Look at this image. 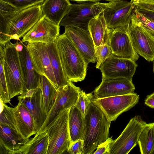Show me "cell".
I'll return each instance as SVG.
<instances>
[{"label":"cell","instance_id":"cell-1","mask_svg":"<svg viewBox=\"0 0 154 154\" xmlns=\"http://www.w3.org/2000/svg\"><path fill=\"white\" fill-rule=\"evenodd\" d=\"M111 122L93 100L84 116L83 154H93L97 146L109 138Z\"/></svg>","mask_w":154,"mask_h":154},{"label":"cell","instance_id":"cell-2","mask_svg":"<svg viewBox=\"0 0 154 154\" xmlns=\"http://www.w3.org/2000/svg\"><path fill=\"white\" fill-rule=\"evenodd\" d=\"M65 75L69 81L77 82L84 80L88 65L78 49L64 32L55 41Z\"/></svg>","mask_w":154,"mask_h":154},{"label":"cell","instance_id":"cell-3","mask_svg":"<svg viewBox=\"0 0 154 154\" xmlns=\"http://www.w3.org/2000/svg\"><path fill=\"white\" fill-rule=\"evenodd\" d=\"M2 46L4 71L11 99L23 92L25 84L19 52L16 49L15 44L10 41Z\"/></svg>","mask_w":154,"mask_h":154},{"label":"cell","instance_id":"cell-4","mask_svg":"<svg viewBox=\"0 0 154 154\" xmlns=\"http://www.w3.org/2000/svg\"><path fill=\"white\" fill-rule=\"evenodd\" d=\"M70 108L61 111L47 125L48 144L46 154H61L67 150L72 141L69 127Z\"/></svg>","mask_w":154,"mask_h":154},{"label":"cell","instance_id":"cell-5","mask_svg":"<svg viewBox=\"0 0 154 154\" xmlns=\"http://www.w3.org/2000/svg\"><path fill=\"white\" fill-rule=\"evenodd\" d=\"M43 16L41 5L39 4L17 10L11 17H3L7 23L9 41L20 40Z\"/></svg>","mask_w":154,"mask_h":154},{"label":"cell","instance_id":"cell-6","mask_svg":"<svg viewBox=\"0 0 154 154\" xmlns=\"http://www.w3.org/2000/svg\"><path fill=\"white\" fill-rule=\"evenodd\" d=\"M110 3L87 2L72 4L69 11L60 22V26H75L88 30L90 20L102 12Z\"/></svg>","mask_w":154,"mask_h":154},{"label":"cell","instance_id":"cell-7","mask_svg":"<svg viewBox=\"0 0 154 154\" xmlns=\"http://www.w3.org/2000/svg\"><path fill=\"white\" fill-rule=\"evenodd\" d=\"M147 123L141 117L132 118L120 136L110 146L109 154H127L138 143L140 133Z\"/></svg>","mask_w":154,"mask_h":154},{"label":"cell","instance_id":"cell-8","mask_svg":"<svg viewBox=\"0 0 154 154\" xmlns=\"http://www.w3.org/2000/svg\"><path fill=\"white\" fill-rule=\"evenodd\" d=\"M134 8L132 0L110 2L103 12L108 27L128 33Z\"/></svg>","mask_w":154,"mask_h":154},{"label":"cell","instance_id":"cell-9","mask_svg":"<svg viewBox=\"0 0 154 154\" xmlns=\"http://www.w3.org/2000/svg\"><path fill=\"white\" fill-rule=\"evenodd\" d=\"M139 99V95L134 92L100 99L94 98V100L112 122L115 120L123 112L134 106Z\"/></svg>","mask_w":154,"mask_h":154},{"label":"cell","instance_id":"cell-10","mask_svg":"<svg viewBox=\"0 0 154 154\" xmlns=\"http://www.w3.org/2000/svg\"><path fill=\"white\" fill-rule=\"evenodd\" d=\"M34 69L46 77L57 91L55 78L51 66L46 43H28L26 46Z\"/></svg>","mask_w":154,"mask_h":154},{"label":"cell","instance_id":"cell-11","mask_svg":"<svg viewBox=\"0 0 154 154\" xmlns=\"http://www.w3.org/2000/svg\"><path fill=\"white\" fill-rule=\"evenodd\" d=\"M137 66L133 60L113 54L101 64L99 69L101 70L103 78H123L132 80Z\"/></svg>","mask_w":154,"mask_h":154},{"label":"cell","instance_id":"cell-12","mask_svg":"<svg viewBox=\"0 0 154 154\" xmlns=\"http://www.w3.org/2000/svg\"><path fill=\"white\" fill-rule=\"evenodd\" d=\"M128 33L135 52L147 61H153L154 38L137 24L133 12Z\"/></svg>","mask_w":154,"mask_h":154},{"label":"cell","instance_id":"cell-13","mask_svg":"<svg viewBox=\"0 0 154 154\" xmlns=\"http://www.w3.org/2000/svg\"><path fill=\"white\" fill-rule=\"evenodd\" d=\"M81 90L71 81H69L65 86L58 89L54 103L48 113L44 123L38 132L44 131L61 111L75 106Z\"/></svg>","mask_w":154,"mask_h":154},{"label":"cell","instance_id":"cell-14","mask_svg":"<svg viewBox=\"0 0 154 154\" xmlns=\"http://www.w3.org/2000/svg\"><path fill=\"white\" fill-rule=\"evenodd\" d=\"M18 100L27 108L32 115L37 133L41 128L47 117L42 90L40 86L23 92Z\"/></svg>","mask_w":154,"mask_h":154},{"label":"cell","instance_id":"cell-15","mask_svg":"<svg viewBox=\"0 0 154 154\" xmlns=\"http://www.w3.org/2000/svg\"><path fill=\"white\" fill-rule=\"evenodd\" d=\"M64 33L75 45L87 65L97 62L95 45L88 30L75 26L65 27Z\"/></svg>","mask_w":154,"mask_h":154},{"label":"cell","instance_id":"cell-16","mask_svg":"<svg viewBox=\"0 0 154 154\" xmlns=\"http://www.w3.org/2000/svg\"><path fill=\"white\" fill-rule=\"evenodd\" d=\"M60 26L43 15L23 36L22 42L46 44L54 42L60 35Z\"/></svg>","mask_w":154,"mask_h":154},{"label":"cell","instance_id":"cell-17","mask_svg":"<svg viewBox=\"0 0 154 154\" xmlns=\"http://www.w3.org/2000/svg\"><path fill=\"white\" fill-rule=\"evenodd\" d=\"M135 87L132 80L126 78H103L100 85L94 91L97 99L126 95L134 92Z\"/></svg>","mask_w":154,"mask_h":154},{"label":"cell","instance_id":"cell-18","mask_svg":"<svg viewBox=\"0 0 154 154\" xmlns=\"http://www.w3.org/2000/svg\"><path fill=\"white\" fill-rule=\"evenodd\" d=\"M108 44L113 55L120 57L128 59L135 62L139 58L135 51L128 33L126 32L110 30Z\"/></svg>","mask_w":154,"mask_h":154},{"label":"cell","instance_id":"cell-19","mask_svg":"<svg viewBox=\"0 0 154 154\" xmlns=\"http://www.w3.org/2000/svg\"><path fill=\"white\" fill-rule=\"evenodd\" d=\"M0 125V154H15L28 141L17 131Z\"/></svg>","mask_w":154,"mask_h":154},{"label":"cell","instance_id":"cell-20","mask_svg":"<svg viewBox=\"0 0 154 154\" xmlns=\"http://www.w3.org/2000/svg\"><path fill=\"white\" fill-rule=\"evenodd\" d=\"M18 100L17 105L14 108V112L18 132L26 140L36 133L33 118L27 108Z\"/></svg>","mask_w":154,"mask_h":154},{"label":"cell","instance_id":"cell-21","mask_svg":"<svg viewBox=\"0 0 154 154\" xmlns=\"http://www.w3.org/2000/svg\"><path fill=\"white\" fill-rule=\"evenodd\" d=\"M19 52L25 84L23 92L38 88L40 86L41 75L34 69L26 46H24L22 51Z\"/></svg>","mask_w":154,"mask_h":154},{"label":"cell","instance_id":"cell-22","mask_svg":"<svg viewBox=\"0 0 154 154\" xmlns=\"http://www.w3.org/2000/svg\"><path fill=\"white\" fill-rule=\"evenodd\" d=\"M71 4L70 2L65 0H45L41 5V10L44 16L56 24L60 25Z\"/></svg>","mask_w":154,"mask_h":154},{"label":"cell","instance_id":"cell-23","mask_svg":"<svg viewBox=\"0 0 154 154\" xmlns=\"http://www.w3.org/2000/svg\"><path fill=\"white\" fill-rule=\"evenodd\" d=\"M88 30L95 46L108 44L111 29L107 26L103 12L90 20Z\"/></svg>","mask_w":154,"mask_h":154},{"label":"cell","instance_id":"cell-24","mask_svg":"<svg viewBox=\"0 0 154 154\" xmlns=\"http://www.w3.org/2000/svg\"><path fill=\"white\" fill-rule=\"evenodd\" d=\"M15 154H46L48 144L47 131L37 132Z\"/></svg>","mask_w":154,"mask_h":154},{"label":"cell","instance_id":"cell-25","mask_svg":"<svg viewBox=\"0 0 154 154\" xmlns=\"http://www.w3.org/2000/svg\"><path fill=\"white\" fill-rule=\"evenodd\" d=\"M46 45L51 66L57 84L58 90L59 88L66 85L69 81L67 79L64 72L55 41L47 43Z\"/></svg>","mask_w":154,"mask_h":154},{"label":"cell","instance_id":"cell-26","mask_svg":"<svg viewBox=\"0 0 154 154\" xmlns=\"http://www.w3.org/2000/svg\"><path fill=\"white\" fill-rule=\"evenodd\" d=\"M84 116L75 106L70 108L69 127L72 143L83 139L84 131Z\"/></svg>","mask_w":154,"mask_h":154},{"label":"cell","instance_id":"cell-27","mask_svg":"<svg viewBox=\"0 0 154 154\" xmlns=\"http://www.w3.org/2000/svg\"><path fill=\"white\" fill-rule=\"evenodd\" d=\"M138 143L142 154H151L154 148V122L147 124L139 136Z\"/></svg>","mask_w":154,"mask_h":154},{"label":"cell","instance_id":"cell-28","mask_svg":"<svg viewBox=\"0 0 154 154\" xmlns=\"http://www.w3.org/2000/svg\"><path fill=\"white\" fill-rule=\"evenodd\" d=\"M40 86L47 115L54 103L57 91L51 82L44 75H41Z\"/></svg>","mask_w":154,"mask_h":154},{"label":"cell","instance_id":"cell-29","mask_svg":"<svg viewBox=\"0 0 154 154\" xmlns=\"http://www.w3.org/2000/svg\"><path fill=\"white\" fill-rule=\"evenodd\" d=\"M1 103L0 125L8 126L18 131L14 114V108L8 106L1 101Z\"/></svg>","mask_w":154,"mask_h":154},{"label":"cell","instance_id":"cell-30","mask_svg":"<svg viewBox=\"0 0 154 154\" xmlns=\"http://www.w3.org/2000/svg\"><path fill=\"white\" fill-rule=\"evenodd\" d=\"M0 98L5 103H10V98L4 69L3 47L0 45Z\"/></svg>","mask_w":154,"mask_h":154},{"label":"cell","instance_id":"cell-31","mask_svg":"<svg viewBox=\"0 0 154 154\" xmlns=\"http://www.w3.org/2000/svg\"><path fill=\"white\" fill-rule=\"evenodd\" d=\"M133 13L137 24L154 38V21L145 17L135 9Z\"/></svg>","mask_w":154,"mask_h":154},{"label":"cell","instance_id":"cell-32","mask_svg":"<svg viewBox=\"0 0 154 154\" xmlns=\"http://www.w3.org/2000/svg\"><path fill=\"white\" fill-rule=\"evenodd\" d=\"M95 50L97 58L96 68L97 69L102 63L113 54L110 47L108 44L95 46Z\"/></svg>","mask_w":154,"mask_h":154},{"label":"cell","instance_id":"cell-33","mask_svg":"<svg viewBox=\"0 0 154 154\" xmlns=\"http://www.w3.org/2000/svg\"><path fill=\"white\" fill-rule=\"evenodd\" d=\"M95 97L92 93L87 94L81 90L79 94L75 106L84 116L87 109L89 104L92 102Z\"/></svg>","mask_w":154,"mask_h":154},{"label":"cell","instance_id":"cell-34","mask_svg":"<svg viewBox=\"0 0 154 154\" xmlns=\"http://www.w3.org/2000/svg\"><path fill=\"white\" fill-rule=\"evenodd\" d=\"M14 7L17 10H21L34 5H42L45 0H2Z\"/></svg>","mask_w":154,"mask_h":154},{"label":"cell","instance_id":"cell-35","mask_svg":"<svg viewBox=\"0 0 154 154\" xmlns=\"http://www.w3.org/2000/svg\"><path fill=\"white\" fill-rule=\"evenodd\" d=\"M135 8L154 12V2L148 0H132Z\"/></svg>","mask_w":154,"mask_h":154},{"label":"cell","instance_id":"cell-36","mask_svg":"<svg viewBox=\"0 0 154 154\" xmlns=\"http://www.w3.org/2000/svg\"><path fill=\"white\" fill-rule=\"evenodd\" d=\"M67 151L70 154H83V140H79L72 143Z\"/></svg>","mask_w":154,"mask_h":154},{"label":"cell","instance_id":"cell-37","mask_svg":"<svg viewBox=\"0 0 154 154\" xmlns=\"http://www.w3.org/2000/svg\"><path fill=\"white\" fill-rule=\"evenodd\" d=\"M112 137L109 138L104 142L99 145L94 154H109L110 146L113 141Z\"/></svg>","mask_w":154,"mask_h":154},{"label":"cell","instance_id":"cell-38","mask_svg":"<svg viewBox=\"0 0 154 154\" xmlns=\"http://www.w3.org/2000/svg\"><path fill=\"white\" fill-rule=\"evenodd\" d=\"M17 10L10 4L0 0V15L4 16L11 14Z\"/></svg>","mask_w":154,"mask_h":154},{"label":"cell","instance_id":"cell-39","mask_svg":"<svg viewBox=\"0 0 154 154\" xmlns=\"http://www.w3.org/2000/svg\"><path fill=\"white\" fill-rule=\"evenodd\" d=\"M137 11L145 17L154 21V12L142 9H138L134 8Z\"/></svg>","mask_w":154,"mask_h":154},{"label":"cell","instance_id":"cell-40","mask_svg":"<svg viewBox=\"0 0 154 154\" xmlns=\"http://www.w3.org/2000/svg\"><path fill=\"white\" fill-rule=\"evenodd\" d=\"M145 104L150 107L154 109V92L147 96L145 100Z\"/></svg>","mask_w":154,"mask_h":154},{"label":"cell","instance_id":"cell-41","mask_svg":"<svg viewBox=\"0 0 154 154\" xmlns=\"http://www.w3.org/2000/svg\"><path fill=\"white\" fill-rule=\"evenodd\" d=\"M16 50L18 52L22 51L23 49L24 45H22L21 42H18V40H17L16 42L14 43Z\"/></svg>","mask_w":154,"mask_h":154},{"label":"cell","instance_id":"cell-42","mask_svg":"<svg viewBox=\"0 0 154 154\" xmlns=\"http://www.w3.org/2000/svg\"><path fill=\"white\" fill-rule=\"evenodd\" d=\"M102 0H70L72 2H76L77 3H82L87 2H97Z\"/></svg>","mask_w":154,"mask_h":154},{"label":"cell","instance_id":"cell-43","mask_svg":"<svg viewBox=\"0 0 154 154\" xmlns=\"http://www.w3.org/2000/svg\"><path fill=\"white\" fill-rule=\"evenodd\" d=\"M103 0L108 1L109 2H115L116 1H117L121 0Z\"/></svg>","mask_w":154,"mask_h":154},{"label":"cell","instance_id":"cell-44","mask_svg":"<svg viewBox=\"0 0 154 154\" xmlns=\"http://www.w3.org/2000/svg\"><path fill=\"white\" fill-rule=\"evenodd\" d=\"M151 154H154V148L153 149L152 152Z\"/></svg>","mask_w":154,"mask_h":154},{"label":"cell","instance_id":"cell-45","mask_svg":"<svg viewBox=\"0 0 154 154\" xmlns=\"http://www.w3.org/2000/svg\"><path fill=\"white\" fill-rule=\"evenodd\" d=\"M153 71L154 72V64H153Z\"/></svg>","mask_w":154,"mask_h":154},{"label":"cell","instance_id":"cell-46","mask_svg":"<svg viewBox=\"0 0 154 154\" xmlns=\"http://www.w3.org/2000/svg\"><path fill=\"white\" fill-rule=\"evenodd\" d=\"M67 1H68V2H70V0H65Z\"/></svg>","mask_w":154,"mask_h":154},{"label":"cell","instance_id":"cell-47","mask_svg":"<svg viewBox=\"0 0 154 154\" xmlns=\"http://www.w3.org/2000/svg\"><path fill=\"white\" fill-rule=\"evenodd\" d=\"M148 0L151 1H154V0Z\"/></svg>","mask_w":154,"mask_h":154}]
</instances>
